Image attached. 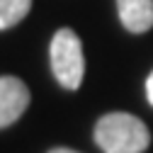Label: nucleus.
I'll return each mask as SVG.
<instances>
[{
  "label": "nucleus",
  "instance_id": "3",
  "mask_svg": "<svg viewBox=\"0 0 153 153\" xmlns=\"http://www.w3.org/2000/svg\"><path fill=\"white\" fill-rule=\"evenodd\" d=\"M29 88L15 75H0V129L15 124L29 107Z\"/></svg>",
  "mask_w": 153,
  "mask_h": 153
},
{
  "label": "nucleus",
  "instance_id": "5",
  "mask_svg": "<svg viewBox=\"0 0 153 153\" xmlns=\"http://www.w3.org/2000/svg\"><path fill=\"white\" fill-rule=\"evenodd\" d=\"M32 10V0H0V29H10L22 22Z\"/></svg>",
  "mask_w": 153,
  "mask_h": 153
},
{
  "label": "nucleus",
  "instance_id": "6",
  "mask_svg": "<svg viewBox=\"0 0 153 153\" xmlns=\"http://www.w3.org/2000/svg\"><path fill=\"white\" fill-rule=\"evenodd\" d=\"M146 97H148V102H151V107H153V71H151L148 80H146Z\"/></svg>",
  "mask_w": 153,
  "mask_h": 153
},
{
  "label": "nucleus",
  "instance_id": "2",
  "mask_svg": "<svg viewBox=\"0 0 153 153\" xmlns=\"http://www.w3.org/2000/svg\"><path fill=\"white\" fill-rule=\"evenodd\" d=\"M51 56V71L66 90H78L85 73V59H83V44L80 36L73 29H59L49 46Z\"/></svg>",
  "mask_w": 153,
  "mask_h": 153
},
{
  "label": "nucleus",
  "instance_id": "4",
  "mask_svg": "<svg viewBox=\"0 0 153 153\" xmlns=\"http://www.w3.org/2000/svg\"><path fill=\"white\" fill-rule=\"evenodd\" d=\"M117 10L131 34H143L153 27V0H117Z\"/></svg>",
  "mask_w": 153,
  "mask_h": 153
},
{
  "label": "nucleus",
  "instance_id": "7",
  "mask_svg": "<svg viewBox=\"0 0 153 153\" xmlns=\"http://www.w3.org/2000/svg\"><path fill=\"white\" fill-rule=\"evenodd\" d=\"M49 153H78V151H71V148H53V151H49Z\"/></svg>",
  "mask_w": 153,
  "mask_h": 153
},
{
  "label": "nucleus",
  "instance_id": "1",
  "mask_svg": "<svg viewBox=\"0 0 153 153\" xmlns=\"http://www.w3.org/2000/svg\"><path fill=\"white\" fill-rule=\"evenodd\" d=\"M95 143L105 153H143L151 143V131L134 114L109 112L95 124Z\"/></svg>",
  "mask_w": 153,
  "mask_h": 153
}]
</instances>
